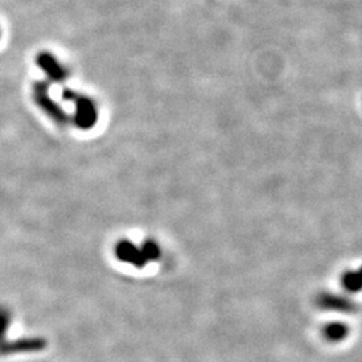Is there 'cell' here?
<instances>
[{"instance_id": "obj_5", "label": "cell", "mask_w": 362, "mask_h": 362, "mask_svg": "<svg viewBox=\"0 0 362 362\" xmlns=\"http://www.w3.org/2000/svg\"><path fill=\"white\" fill-rule=\"evenodd\" d=\"M35 61H37V65L45 71V74L52 82H64L69 77V70L57 59V57L52 52H39Z\"/></svg>"}, {"instance_id": "obj_9", "label": "cell", "mask_w": 362, "mask_h": 362, "mask_svg": "<svg viewBox=\"0 0 362 362\" xmlns=\"http://www.w3.org/2000/svg\"><path fill=\"white\" fill-rule=\"evenodd\" d=\"M141 250H143L144 257L148 260V263L151 262H157L161 259L163 251L161 247L158 246V243L153 240V239H146L144 240L141 245Z\"/></svg>"}, {"instance_id": "obj_12", "label": "cell", "mask_w": 362, "mask_h": 362, "mask_svg": "<svg viewBox=\"0 0 362 362\" xmlns=\"http://www.w3.org/2000/svg\"><path fill=\"white\" fill-rule=\"evenodd\" d=\"M0 35H1V33H0Z\"/></svg>"}, {"instance_id": "obj_8", "label": "cell", "mask_w": 362, "mask_h": 362, "mask_svg": "<svg viewBox=\"0 0 362 362\" xmlns=\"http://www.w3.org/2000/svg\"><path fill=\"white\" fill-rule=\"evenodd\" d=\"M342 285L349 293H360L362 291V267L354 272H348L342 276Z\"/></svg>"}, {"instance_id": "obj_4", "label": "cell", "mask_w": 362, "mask_h": 362, "mask_svg": "<svg viewBox=\"0 0 362 362\" xmlns=\"http://www.w3.org/2000/svg\"><path fill=\"white\" fill-rule=\"evenodd\" d=\"M115 254H116V258L119 262L130 264L136 269H144L149 264L148 260L144 257L141 247L136 246L133 242H130L128 239H121L117 243L116 247H115Z\"/></svg>"}, {"instance_id": "obj_10", "label": "cell", "mask_w": 362, "mask_h": 362, "mask_svg": "<svg viewBox=\"0 0 362 362\" xmlns=\"http://www.w3.org/2000/svg\"><path fill=\"white\" fill-rule=\"evenodd\" d=\"M11 321H13L11 310H10L8 308L0 305V346H1L6 341H8V339H7V333H8Z\"/></svg>"}, {"instance_id": "obj_11", "label": "cell", "mask_w": 362, "mask_h": 362, "mask_svg": "<svg viewBox=\"0 0 362 362\" xmlns=\"http://www.w3.org/2000/svg\"><path fill=\"white\" fill-rule=\"evenodd\" d=\"M78 95H79V93L73 89H65L62 91V98L69 103H74L77 100Z\"/></svg>"}, {"instance_id": "obj_7", "label": "cell", "mask_w": 362, "mask_h": 362, "mask_svg": "<svg viewBox=\"0 0 362 362\" xmlns=\"http://www.w3.org/2000/svg\"><path fill=\"white\" fill-rule=\"evenodd\" d=\"M349 334V327L342 322H333L324 327V336L330 342H341Z\"/></svg>"}, {"instance_id": "obj_3", "label": "cell", "mask_w": 362, "mask_h": 362, "mask_svg": "<svg viewBox=\"0 0 362 362\" xmlns=\"http://www.w3.org/2000/svg\"><path fill=\"white\" fill-rule=\"evenodd\" d=\"M47 348V342L45 338L40 337H28V338H19L13 341H6L0 346V356H10V354H21V353H37Z\"/></svg>"}, {"instance_id": "obj_2", "label": "cell", "mask_w": 362, "mask_h": 362, "mask_svg": "<svg viewBox=\"0 0 362 362\" xmlns=\"http://www.w3.org/2000/svg\"><path fill=\"white\" fill-rule=\"evenodd\" d=\"M74 104H76V112L71 118V122H74L78 129L89 130L94 128V125L98 121V107L94 103V100L79 93Z\"/></svg>"}, {"instance_id": "obj_6", "label": "cell", "mask_w": 362, "mask_h": 362, "mask_svg": "<svg viewBox=\"0 0 362 362\" xmlns=\"http://www.w3.org/2000/svg\"><path fill=\"white\" fill-rule=\"evenodd\" d=\"M317 305L322 310L336 311V313H353L356 310V306L349 298L337 296L332 293L321 294L317 299Z\"/></svg>"}, {"instance_id": "obj_1", "label": "cell", "mask_w": 362, "mask_h": 362, "mask_svg": "<svg viewBox=\"0 0 362 362\" xmlns=\"http://www.w3.org/2000/svg\"><path fill=\"white\" fill-rule=\"evenodd\" d=\"M50 81H37L33 86V97L39 109L58 125H69L71 117L50 95Z\"/></svg>"}]
</instances>
